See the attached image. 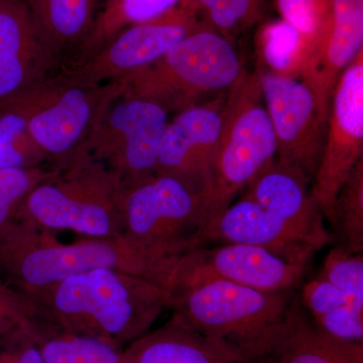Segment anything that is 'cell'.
I'll return each mask as SVG.
<instances>
[{
  "label": "cell",
  "mask_w": 363,
  "mask_h": 363,
  "mask_svg": "<svg viewBox=\"0 0 363 363\" xmlns=\"http://www.w3.org/2000/svg\"><path fill=\"white\" fill-rule=\"evenodd\" d=\"M38 315L60 328L111 344L117 350L147 333L169 306L156 281L98 269L25 292Z\"/></svg>",
  "instance_id": "cell-1"
},
{
  "label": "cell",
  "mask_w": 363,
  "mask_h": 363,
  "mask_svg": "<svg viewBox=\"0 0 363 363\" xmlns=\"http://www.w3.org/2000/svg\"><path fill=\"white\" fill-rule=\"evenodd\" d=\"M176 266L152 257L123 235L63 243L51 231L16 222L0 238V277L23 293L98 269L143 277L168 291Z\"/></svg>",
  "instance_id": "cell-2"
},
{
  "label": "cell",
  "mask_w": 363,
  "mask_h": 363,
  "mask_svg": "<svg viewBox=\"0 0 363 363\" xmlns=\"http://www.w3.org/2000/svg\"><path fill=\"white\" fill-rule=\"evenodd\" d=\"M123 185L88 155L40 181L16 210L14 220L42 230H71L85 238L123 235Z\"/></svg>",
  "instance_id": "cell-3"
},
{
  "label": "cell",
  "mask_w": 363,
  "mask_h": 363,
  "mask_svg": "<svg viewBox=\"0 0 363 363\" xmlns=\"http://www.w3.org/2000/svg\"><path fill=\"white\" fill-rule=\"evenodd\" d=\"M245 72L234 43L204 23L156 63L123 78L124 94L178 113L206 95L226 92Z\"/></svg>",
  "instance_id": "cell-4"
},
{
  "label": "cell",
  "mask_w": 363,
  "mask_h": 363,
  "mask_svg": "<svg viewBox=\"0 0 363 363\" xmlns=\"http://www.w3.org/2000/svg\"><path fill=\"white\" fill-rule=\"evenodd\" d=\"M125 89L124 79L95 84L78 82L61 72L11 101L26 116L30 135L49 162L60 168L82 156L105 112Z\"/></svg>",
  "instance_id": "cell-5"
},
{
  "label": "cell",
  "mask_w": 363,
  "mask_h": 363,
  "mask_svg": "<svg viewBox=\"0 0 363 363\" xmlns=\"http://www.w3.org/2000/svg\"><path fill=\"white\" fill-rule=\"evenodd\" d=\"M276 157V136L259 74L245 72L225 95L220 140L205 199L208 225Z\"/></svg>",
  "instance_id": "cell-6"
},
{
  "label": "cell",
  "mask_w": 363,
  "mask_h": 363,
  "mask_svg": "<svg viewBox=\"0 0 363 363\" xmlns=\"http://www.w3.org/2000/svg\"><path fill=\"white\" fill-rule=\"evenodd\" d=\"M123 236L156 259L178 264L204 247V198L173 177L156 175L123 187Z\"/></svg>",
  "instance_id": "cell-7"
},
{
  "label": "cell",
  "mask_w": 363,
  "mask_h": 363,
  "mask_svg": "<svg viewBox=\"0 0 363 363\" xmlns=\"http://www.w3.org/2000/svg\"><path fill=\"white\" fill-rule=\"evenodd\" d=\"M173 317L231 350L278 322L294 297L262 292L224 279H206L169 292Z\"/></svg>",
  "instance_id": "cell-8"
},
{
  "label": "cell",
  "mask_w": 363,
  "mask_h": 363,
  "mask_svg": "<svg viewBox=\"0 0 363 363\" xmlns=\"http://www.w3.org/2000/svg\"><path fill=\"white\" fill-rule=\"evenodd\" d=\"M169 112L149 100L123 94L112 102L83 155L102 162L123 187L156 176Z\"/></svg>",
  "instance_id": "cell-9"
},
{
  "label": "cell",
  "mask_w": 363,
  "mask_h": 363,
  "mask_svg": "<svg viewBox=\"0 0 363 363\" xmlns=\"http://www.w3.org/2000/svg\"><path fill=\"white\" fill-rule=\"evenodd\" d=\"M204 23L195 0H184L159 18L123 28L101 49L62 72L95 84L128 77L156 63Z\"/></svg>",
  "instance_id": "cell-10"
},
{
  "label": "cell",
  "mask_w": 363,
  "mask_h": 363,
  "mask_svg": "<svg viewBox=\"0 0 363 363\" xmlns=\"http://www.w3.org/2000/svg\"><path fill=\"white\" fill-rule=\"evenodd\" d=\"M310 262L255 245L222 243L211 248L203 247L179 260L168 292L214 279L262 292H288L304 278Z\"/></svg>",
  "instance_id": "cell-11"
},
{
  "label": "cell",
  "mask_w": 363,
  "mask_h": 363,
  "mask_svg": "<svg viewBox=\"0 0 363 363\" xmlns=\"http://www.w3.org/2000/svg\"><path fill=\"white\" fill-rule=\"evenodd\" d=\"M363 155V51L339 77L332 94L326 140L312 194L330 221L339 191Z\"/></svg>",
  "instance_id": "cell-12"
},
{
  "label": "cell",
  "mask_w": 363,
  "mask_h": 363,
  "mask_svg": "<svg viewBox=\"0 0 363 363\" xmlns=\"http://www.w3.org/2000/svg\"><path fill=\"white\" fill-rule=\"evenodd\" d=\"M262 97L277 142V159L298 168L310 181L326 140L327 119L301 78H286L257 68Z\"/></svg>",
  "instance_id": "cell-13"
},
{
  "label": "cell",
  "mask_w": 363,
  "mask_h": 363,
  "mask_svg": "<svg viewBox=\"0 0 363 363\" xmlns=\"http://www.w3.org/2000/svg\"><path fill=\"white\" fill-rule=\"evenodd\" d=\"M226 92L178 112L162 136L157 175L181 181L202 195L204 202L220 140Z\"/></svg>",
  "instance_id": "cell-14"
},
{
  "label": "cell",
  "mask_w": 363,
  "mask_h": 363,
  "mask_svg": "<svg viewBox=\"0 0 363 363\" xmlns=\"http://www.w3.org/2000/svg\"><path fill=\"white\" fill-rule=\"evenodd\" d=\"M233 351L240 363H363V344L325 333L298 297L278 322Z\"/></svg>",
  "instance_id": "cell-15"
},
{
  "label": "cell",
  "mask_w": 363,
  "mask_h": 363,
  "mask_svg": "<svg viewBox=\"0 0 363 363\" xmlns=\"http://www.w3.org/2000/svg\"><path fill=\"white\" fill-rule=\"evenodd\" d=\"M58 63L26 0H0V104L49 78Z\"/></svg>",
  "instance_id": "cell-16"
},
{
  "label": "cell",
  "mask_w": 363,
  "mask_h": 363,
  "mask_svg": "<svg viewBox=\"0 0 363 363\" xmlns=\"http://www.w3.org/2000/svg\"><path fill=\"white\" fill-rule=\"evenodd\" d=\"M362 51L363 0H333L330 16L315 39L300 77L327 121L339 77Z\"/></svg>",
  "instance_id": "cell-17"
},
{
  "label": "cell",
  "mask_w": 363,
  "mask_h": 363,
  "mask_svg": "<svg viewBox=\"0 0 363 363\" xmlns=\"http://www.w3.org/2000/svg\"><path fill=\"white\" fill-rule=\"evenodd\" d=\"M310 183L302 171L276 157L248 184L241 197L266 208L319 250L330 242L331 236Z\"/></svg>",
  "instance_id": "cell-18"
},
{
  "label": "cell",
  "mask_w": 363,
  "mask_h": 363,
  "mask_svg": "<svg viewBox=\"0 0 363 363\" xmlns=\"http://www.w3.org/2000/svg\"><path fill=\"white\" fill-rule=\"evenodd\" d=\"M208 242L255 245L306 260H311L317 252L292 226L243 197L231 203L208 225L204 245Z\"/></svg>",
  "instance_id": "cell-19"
},
{
  "label": "cell",
  "mask_w": 363,
  "mask_h": 363,
  "mask_svg": "<svg viewBox=\"0 0 363 363\" xmlns=\"http://www.w3.org/2000/svg\"><path fill=\"white\" fill-rule=\"evenodd\" d=\"M123 363H240L226 344L205 337L175 317L123 350Z\"/></svg>",
  "instance_id": "cell-20"
},
{
  "label": "cell",
  "mask_w": 363,
  "mask_h": 363,
  "mask_svg": "<svg viewBox=\"0 0 363 363\" xmlns=\"http://www.w3.org/2000/svg\"><path fill=\"white\" fill-rule=\"evenodd\" d=\"M40 35L58 59L81 47L96 20L100 0H26Z\"/></svg>",
  "instance_id": "cell-21"
},
{
  "label": "cell",
  "mask_w": 363,
  "mask_h": 363,
  "mask_svg": "<svg viewBox=\"0 0 363 363\" xmlns=\"http://www.w3.org/2000/svg\"><path fill=\"white\" fill-rule=\"evenodd\" d=\"M30 333L44 363H123V350L99 339L74 333L37 315Z\"/></svg>",
  "instance_id": "cell-22"
},
{
  "label": "cell",
  "mask_w": 363,
  "mask_h": 363,
  "mask_svg": "<svg viewBox=\"0 0 363 363\" xmlns=\"http://www.w3.org/2000/svg\"><path fill=\"white\" fill-rule=\"evenodd\" d=\"M257 51L259 68L286 78H300L314 40L281 18L260 26Z\"/></svg>",
  "instance_id": "cell-23"
},
{
  "label": "cell",
  "mask_w": 363,
  "mask_h": 363,
  "mask_svg": "<svg viewBox=\"0 0 363 363\" xmlns=\"http://www.w3.org/2000/svg\"><path fill=\"white\" fill-rule=\"evenodd\" d=\"M184 0H106L84 44L86 56L101 49L123 28L159 18Z\"/></svg>",
  "instance_id": "cell-24"
},
{
  "label": "cell",
  "mask_w": 363,
  "mask_h": 363,
  "mask_svg": "<svg viewBox=\"0 0 363 363\" xmlns=\"http://www.w3.org/2000/svg\"><path fill=\"white\" fill-rule=\"evenodd\" d=\"M47 162L21 109L11 100L0 104V169L38 168Z\"/></svg>",
  "instance_id": "cell-25"
},
{
  "label": "cell",
  "mask_w": 363,
  "mask_h": 363,
  "mask_svg": "<svg viewBox=\"0 0 363 363\" xmlns=\"http://www.w3.org/2000/svg\"><path fill=\"white\" fill-rule=\"evenodd\" d=\"M339 245L345 252L363 250V159L339 191L330 219Z\"/></svg>",
  "instance_id": "cell-26"
},
{
  "label": "cell",
  "mask_w": 363,
  "mask_h": 363,
  "mask_svg": "<svg viewBox=\"0 0 363 363\" xmlns=\"http://www.w3.org/2000/svg\"><path fill=\"white\" fill-rule=\"evenodd\" d=\"M200 18L234 43L240 35L262 23L267 0H195Z\"/></svg>",
  "instance_id": "cell-27"
},
{
  "label": "cell",
  "mask_w": 363,
  "mask_h": 363,
  "mask_svg": "<svg viewBox=\"0 0 363 363\" xmlns=\"http://www.w3.org/2000/svg\"><path fill=\"white\" fill-rule=\"evenodd\" d=\"M55 167L0 169V238L16 223V213L26 195L54 172Z\"/></svg>",
  "instance_id": "cell-28"
},
{
  "label": "cell",
  "mask_w": 363,
  "mask_h": 363,
  "mask_svg": "<svg viewBox=\"0 0 363 363\" xmlns=\"http://www.w3.org/2000/svg\"><path fill=\"white\" fill-rule=\"evenodd\" d=\"M320 276L339 289L355 308L363 310L362 253L333 248L325 259Z\"/></svg>",
  "instance_id": "cell-29"
},
{
  "label": "cell",
  "mask_w": 363,
  "mask_h": 363,
  "mask_svg": "<svg viewBox=\"0 0 363 363\" xmlns=\"http://www.w3.org/2000/svg\"><path fill=\"white\" fill-rule=\"evenodd\" d=\"M333 0H274L281 20L315 40L326 25Z\"/></svg>",
  "instance_id": "cell-30"
},
{
  "label": "cell",
  "mask_w": 363,
  "mask_h": 363,
  "mask_svg": "<svg viewBox=\"0 0 363 363\" xmlns=\"http://www.w3.org/2000/svg\"><path fill=\"white\" fill-rule=\"evenodd\" d=\"M37 315L30 298L0 277V337L30 326Z\"/></svg>",
  "instance_id": "cell-31"
},
{
  "label": "cell",
  "mask_w": 363,
  "mask_h": 363,
  "mask_svg": "<svg viewBox=\"0 0 363 363\" xmlns=\"http://www.w3.org/2000/svg\"><path fill=\"white\" fill-rule=\"evenodd\" d=\"M314 322L331 337L343 342L363 344V310L352 305L336 308Z\"/></svg>",
  "instance_id": "cell-32"
},
{
  "label": "cell",
  "mask_w": 363,
  "mask_h": 363,
  "mask_svg": "<svg viewBox=\"0 0 363 363\" xmlns=\"http://www.w3.org/2000/svg\"><path fill=\"white\" fill-rule=\"evenodd\" d=\"M300 300L313 320L324 316L341 306L352 305L339 289L320 274L305 284Z\"/></svg>",
  "instance_id": "cell-33"
},
{
  "label": "cell",
  "mask_w": 363,
  "mask_h": 363,
  "mask_svg": "<svg viewBox=\"0 0 363 363\" xmlns=\"http://www.w3.org/2000/svg\"><path fill=\"white\" fill-rule=\"evenodd\" d=\"M0 363H44L28 327L0 337Z\"/></svg>",
  "instance_id": "cell-34"
}]
</instances>
